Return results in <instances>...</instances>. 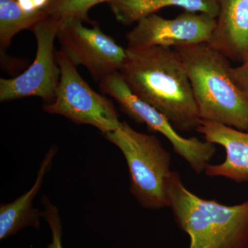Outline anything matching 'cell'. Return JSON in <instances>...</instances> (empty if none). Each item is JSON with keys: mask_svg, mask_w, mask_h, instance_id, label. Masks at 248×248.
<instances>
[{"mask_svg": "<svg viewBox=\"0 0 248 248\" xmlns=\"http://www.w3.org/2000/svg\"><path fill=\"white\" fill-rule=\"evenodd\" d=\"M137 97L163 114L177 132L200 126L198 107L188 74L174 48H126L120 71Z\"/></svg>", "mask_w": 248, "mask_h": 248, "instance_id": "1", "label": "cell"}, {"mask_svg": "<svg viewBox=\"0 0 248 248\" xmlns=\"http://www.w3.org/2000/svg\"><path fill=\"white\" fill-rule=\"evenodd\" d=\"M215 26V18L201 13L184 11L173 19L153 14L127 33L128 48H175L210 43Z\"/></svg>", "mask_w": 248, "mask_h": 248, "instance_id": "9", "label": "cell"}, {"mask_svg": "<svg viewBox=\"0 0 248 248\" xmlns=\"http://www.w3.org/2000/svg\"><path fill=\"white\" fill-rule=\"evenodd\" d=\"M99 84L102 91L115 99L130 118L164 135L172 145L173 151L185 160L196 174L205 172L216 153L215 144L179 135L163 114L131 92L120 72H112L104 76Z\"/></svg>", "mask_w": 248, "mask_h": 248, "instance_id": "6", "label": "cell"}, {"mask_svg": "<svg viewBox=\"0 0 248 248\" xmlns=\"http://www.w3.org/2000/svg\"><path fill=\"white\" fill-rule=\"evenodd\" d=\"M197 131L205 141L220 145L226 151L221 164H209L205 174L209 177H224L233 182L248 183V131L223 124L202 120Z\"/></svg>", "mask_w": 248, "mask_h": 248, "instance_id": "10", "label": "cell"}, {"mask_svg": "<svg viewBox=\"0 0 248 248\" xmlns=\"http://www.w3.org/2000/svg\"><path fill=\"white\" fill-rule=\"evenodd\" d=\"M216 26L209 45L232 62L248 55V0H217Z\"/></svg>", "mask_w": 248, "mask_h": 248, "instance_id": "11", "label": "cell"}, {"mask_svg": "<svg viewBox=\"0 0 248 248\" xmlns=\"http://www.w3.org/2000/svg\"><path fill=\"white\" fill-rule=\"evenodd\" d=\"M43 10L27 12L16 0H0V48L6 50L15 35L25 29H32L48 17Z\"/></svg>", "mask_w": 248, "mask_h": 248, "instance_id": "14", "label": "cell"}, {"mask_svg": "<svg viewBox=\"0 0 248 248\" xmlns=\"http://www.w3.org/2000/svg\"><path fill=\"white\" fill-rule=\"evenodd\" d=\"M109 0H50L43 11L48 16L58 18L62 20L77 19L84 22L90 20L89 12L93 6Z\"/></svg>", "mask_w": 248, "mask_h": 248, "instance_id": "15", "label": "cell"}, {"mask_svg": "<svg viewBox=\"0 0 248 248\" xmlns=\"http://www.w3.org/2000/svg\"><path fill=\"white\" fill-rule=\"evenodd\" d=\"M232 79L248 99V55L239 66L231 67Z\"/></svg>", "mask_w": 248, "mask_h": 248, "instance_id": "17", "label": "cell"}, {"mask_svg": "<svg viewBox=\"0 0 248 248\" xmlns=\"http://www.w3.org/2000/svg\"><path fill=\"white\" fill-rule=\"evenodd\" d=\"M77 19L63 21L58 37L61 51L77 67L87 68L93 79L99 81L104 76L120 71L125 58L126 49L106 35L97 24L93 28L85 27Z\"/></svg>", "mask_w": 248, "mask_h": 248, "instance_id": "8", "label": "cell"}, {"mask_svg": "<svg viewBox=\"0 0 248 248\" xmlns=\"http://www.w3.org/2000/svg\"><path fill=\"white\" fill-rule=\"evenodd\" d=\"M42 203L45 208L44 218L48 222L52 232V242L47 248H63L62 244V226L58 209L51 203L47 197H44Z\"/></svg>", "mask_w": 248, "mask_h": 248, "instance_id": "16", "label": "cell"}, {"mask_svg": "<svg viewBox=\"0 0 248 248\" xmlns=\"http://www.w3.org/2000/svg\"><path fill=\"white\" fill-rule=\"evenodd\" d=\"M107 3L117 20L124 25L138 23L170 6L207 14L215 19L218 11L217 0H109Z\"/></svg>", "mask_w": 248, "mask_h": 248, "instance_id": "13", "label": "cell"}, {"mask_svg": "<svg viewBox=\"0 0 248 248\" xmlns=\"http://www.w3.org/2000/svg\"><path fill=\"white\" fill-rule=\"evenodd\" d=\"M122 151L130 174V192L148 210L169 208L166 182L170 176L171 155L154 135L140 133L127 122L102 134Z\"/></svg>", "mask_w": 248, "mask_h": 248, "instance_id": "4", "label": "cell"}, {"mask_svg": "<svg viewBox=\"0 0 248 248\" xmlns=\"http://www.w3.org/2000/svg\"><path fill=\"white\" fill-rule=\"evenodd\" d=\"M56 57L60 84L53 102L44 107L45 112L64 116L77 124L93 125L102 134L118 128L122 122L112 101L93 91L61 50L56 51Z\"/></svg>", "mask_w": 248, "mask_h": 248, "instance_id": "5", "label": "cell"}, {"mask_svg": "<svg viewBox=\"0 0 248 248\" xmlns=\"http://www.w3.org/2000/svg\"><path fill=\"white\" fill-rule=\"evenodd\" d=\"M192 84L202 120L248 131V99L231 76V60L208 43L174 48Z\"/></svg>", "mask_w": 248, "mask_h": 248, "instance_id": "3", "label": "cell"}, {"mask_svg": "<svg viewBox=\"0 0 248 248\" xmlns=\"http://www.w3.org/2000/svg\"><path fill=\"white\" fill-rule=\"evenodd\" d=\"M56 152V148H52L45 155L35 184L30 190L12 203L1 204L0 206V239L14 236L27 227H34L36 229L40 228V219L41 217H44V211L34 208L32 202L42 187L45 174L51 167Z\"/></svg>", "mask_w": 248, "mask_h": 248, "instance_id": "12", "label": "cell"}, {"mask_svg": "<svg viewBox=\"0 0 248 248\" xmlns=\"http://www.w3.org/2000/svg\"><path fill=\"white\" fill-rule=\"evenodd\" d=\"M63 20L48 16L31 30L37 40V53L33 63L19 76L0 79L1 102L37 96L53 102L60 80L55 41Z\"/></svg>", "mask_w": 248, "mask_h": 248, "instance_id": "7", "label": "cell"}, {"mask_svg": "<svg viewBox=\"0 0 248 248\" xmlns=\"http://www.w3.org/2000/svg\"><path fill=\"white\" fill-rule=\"evenodd\" d=\"M169 208L190 238L189 248H248V200L228 205L195 195L172 171L166 182Z\"/></svg>", "mask_w": 248, "mask_h": 248, "instance_id": "2", "label": "cell"}]
</instances>
